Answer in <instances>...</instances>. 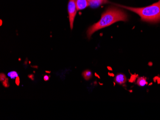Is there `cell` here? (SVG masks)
Wrapping results in <instances>:
<instances>
[{"label": "cell", "instance_id": "4", "mask_svg": "<svg viewBox=\"0 0 160 120\" xmlns=\"http://www.w3.org/2000/svg\"><path fill=\"white\" fill-rule=\"evenodd\" d=\"M89 7L93 9L97 8L102 5L110 4L109 0H87Z\"/></svg>", "mask_w": 160, "mask_h": 120}, {"label": "cell", "instance_id": "9", "mask_svg": "<svg viewBox=\"0 0 160 120\" xmlns=\"http://www.w3.org/2000/svg\"><path fill=\"white\" fill-rule=\"evenodd\" d=\"M8 76L12 79H15L17 78L18 76L17 73L15 72H11L8 73Z\"/></svg>", "mask_w": 160, "mask_h": 120}, {"label": "cell", "instance_id": "10", "mask_svg": "<svg viewBox=\"0 0 160 120\" xmlns=\"http://www.w3.org/2000/svg\"><path fill=\"white\" fill-rule=\"evenodd\" d=\"M49 77L48 76V75H45V76L44 77V80L45 81H48L49 80Z\"/></svg>", "mask_w": 160, "mask_h": 120}, {"label": "cell", "instance_id": "3", "mask_svg": "<svg viewBox=\"0 0 160 120\" xmlns=\"http://www.w3.org/2000/svg\"><path fill=\"white\" fill-rule=\"evenodd\" d=\"M67 9L70 28L72 30L73 27L74 21L75 20V16L78 11L75 0H69Z\"/></svg>", "mask_w": 160, "mask_h": 120}, {"label": "cell", "instance_id": "11", "mask_svg": "<svg viewBox=\"0 0 160 120\" xmlns=\"http://www.w3.org/2000/svg\"><path fill=\"white\" fill-rule=\"evenodd\" d=\"M19 82H20V81H19V79L18 77H17V78H16V84H17V85H19Z\"/></svg>", "mask_w": 160, "mask_h": 120}, {"label": "cell", "instance_id": "1", "mask_svg": "<svg viewBox=\"0 0 160 120\" xmlns=\"http://www.w3.org/2000/svg\"><path fill=\"white\" fill-rule=\"evenodd\" d=\"M110 6L102 13L99 21L90 26L87 30V37L90 39L95 33L119 21L126 22L129 19L127 13L116 5Z\"/></svg>", "mask_w": 160, "mask_h": 120}, {"label": "cell", "instance_id": "5", "mask_svg": "<svg viewBox=\"0 0 160 120\" xmlns=\"http://www.w3.org/2000/svg\"><path fill=\"white\" fill-rule=\"evenodd\" d=\"M78 11L83 10L89 7L87 0H75Z\"/></svg>", "mask_w": 160, "mask_h": 120}, {"label": "cell", "instance_id": "8", "mask_svg": "<svg viewBox=\"0 0 160 120\" xmlns=\"http://www.w3.org/2000/svg\"><path fill=\"white\" fill-rule=\"evenodd\" d=\"M83 76L86 80H89L92 77V73L90 70H86L83 72Z\"/></svg>", "mask_w": 160, "mask_h": 120}, {"label": "cell", "instance_id": "6", "mask_svg": "<svg viewBox=\"0 0 160 120\" xmlns=\"http://www.w3.org/2000/svg\"><path fill=\"white\" fill-rule=\"evenodd\" d=\"M127 80V79L126 77L122 73L117 74L116 76L115 80H114L115 82L119 85L125 84V83L126 82Z\"/></svg>", "mask_w": 160, "mask_h": 120}, {"label": "cell", "instance_id": "7", "mask_svg": "<svg viewBox=\"0 0 160 120\" xmlns=\"http://www.w3.org/2000/svg\"><path fill=\"white\" fill-rule=\"evenodd\" d=\"M137 83L139 86H144L147 84L146 79L145 77H140L137 80Z\"/></svg>", "mask_w": 160, "mask_h": 120}, {"label": "cell", "instance_id": "2", "mask_svg": "<svg viewBox=\"0 0 160 120\" xmlns=\"http://www.w3.org/2000/svg\"><path fill=\"white\" fill-rule=\"evenodd\" d=\"M116 5L137 14L143 21L153 23L160 22V0L157 3L144 7H132L120 4Z\"/></svg>", "mask_w": 160, "mask_h": 120}]
</instances>
